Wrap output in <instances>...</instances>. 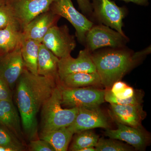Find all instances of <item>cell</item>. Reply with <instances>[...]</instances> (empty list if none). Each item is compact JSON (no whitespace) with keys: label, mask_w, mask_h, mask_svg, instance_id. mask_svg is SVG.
<instances>
[{"label":"cell","mask_w":151,"mask_h":151,"mask_svg":"<svg viewBox=\"0 0 151 151\" xmlns=\"http://www.w3.org/2000/svg\"><path fill=\"white\" fill-rule=\"evenodd\" d=\"M59 83L35 75L26 68L17 81L16 100L24 132L29 140L38 139L37 114Z\"/></svg>","instance_id":"1"},{"label":"cell","mask_w":151,"mask_h":151,"mask_svg":"<svg viewBox=\"0 0 151 151\" xmlns=\"http://www.w3.org/2000/svg\"><path fill=\"white\" fill-rule=\"evenodd\" d=\"M151 51V45L136 52L126 46L107 47L95 50L91 55L101 84L106 89H110Z\"/></svg>","instance_id":"2"},{"label":"cell","mask_w":151,"mask_h":151,"mask_svg":"<svg viewBox=\"0 0 151 151\" xmlns=\"http://www.w3.org/2000/svg\"><path fill=\"white\" fill-rule=\"evenodd\" d=\"M61 105L59 83L42 107L41 132H50L63 127H67L73 123L78 113V108L63 109Z\"/></svg>","instance_id":"3"},{"label":"cell","mask_w":151,"mask_h":151,"mask_svg":"<svg viewBox=\"0 0 151 151\" xmlns=\"http://www.w3.org/2000/svg\"><path fill=\"white\" fill-rule=\"evenodd\" d=\"M129 41L123 35L108 26L94 24L86 34L84 46L91 53L104 47L126 46Z\"/></svg>","instance_id":"4"},{"label":"cell","mask_w":151,"mask_h":151,"mask_svg":"<svg viewBox=\"0 0 151 151\" xmlns=\"http://www.w3.org/2000/svg\"><path fill=\"white\" fill-rule=\"evenodd\" d=\"M61 105L69 108L99 107L104 103L105 90L92 86L69 88L60 83Z\"/></svg>","instance_id":"5"},{"label":"cell","mask_w":151,"mask_h":151,"mask_svg":"<svg viewBox=\"0 0 151 151\" xmlns=\"http://www.w3.org/2000/svg\"><path fill=\"white\" fill-rule=\"evenodd\" d=\"M50 10L67 19L73 25L77 40L84 46L86 34L94 23L76 9L71 0H54Z\"/></svg>","instance_id":"6"},{"label":"cell","mask_w":151,"mask_h":151,"mask_svg":"<svg viewBox=\"0 0 151 151\" xmlns=\"http://www.w3.org/2000/svg\"><path fill=\"white\" fill-rule=\"evenodd\" d=\"M92 13L90 20L94 23L108 26L123 35V19L126 14V9L118 6L111 0H92Z\"/></svg>","instance_id":"7"},{"label":"cell","mask_w":151,"mask_h":151,"mask_svg":"<svg viewBox=\"0 0 151 151\" xmlns=\"http://www.w3.org/2000/svg\"><path fill=\"white\" fill-rule=\"evenodd\" d=\"M44 45L59 59L70 56L76 45L75 37L70 33L66 25L52 27L44 36Z\"/></svg>","instance_id":"8"},{"label":"cell","mask_w":151,"mask_h":151,"mask_svg":"<svg viewBox=\"0 0 151 151\" xmlns=\"http://www.w3.org/2000/svg\"><path fill=\"white\" fill-rule=\"evenodd\" d=\"M54 0H8L22 31L35 18L50 9Z\"/></svg>","instance_id":"9"},{"label":"cell","mask_w":151,"mask_h":151,"mask_svg":"<svg viewBox=\"0 0 151 151\" xmlns=\"http://www.w3.org/2000/svg\"><path fill=\"white\" fill-rule=\"evenodd\" d=\"M70 132L76 133L95 128L109 129L108 119L99 107L78 108V112L73 123L67 127Z\"/></svg>","instance_id":"10"},{"label":"cell","mask_w":151,"mask_h":151,"mask_svg":"<svg viewBox=\"0 0 151 151\" xmlns=\"http://www.w3.org/2000/svg\"><path fill=\"white\" fill-rule=\"evenodd\" d=\"M26 68L21 46L13 51L0 56V76L13 90Z\"/></svg>","instance_id":"11"},{"label":"cell","mask_w":151,"mask_h":151,"mask_svg":"<svg viewBox=\"0 0 151 151\" xmlns=\"http://www.w3.org/2000/svg\"><path fill=\"white\" fill-rule=\"evenodd\" d=\"M116 129H106L105 135L111 139L124 141L129 144L135 150H143L149 142V137L142 128H135L115 122Z\"/></svg>","instance_id":"12"},{"label":"cell","mask_w":151,"mask_h":151,"mask_svg":"<svg viewBox=\"0 0 151 151\" xmlns=\"http://www.w3.org/2000/svg\"><path fill=\"white\" fill-rule=\"evenodd\" d=\"M91 53L86 49L84 48L80 50L76 58H73L70 55L59 59L58 73L60 80L71 73L97 72Z\"/></svg>","instance_id":"13"},{"label":"cell","mask_w":151,"mask_h":151,"mask_svg":"<svg viewBox=\"0 0 151 151\" xmlns=\"http://www.w3.org/2000/svg\"><path fill=\"white\" fill-rule=\"evenodd\" d=\"M61 17L50 10L35 18L22 31L23 39H31L41 43L42 39L48 30L58 22Z\"/></svg>","instance_id":"14"},{"label":"cell","mask_w":151,"mask_h":151,"mask_svg":"<svg viewBox=\"0 0 151 151\" xmlns=\"http://www.w3.org/2000/svg\"><path fill=\"white\" fill-rule=\"evenodd\" d=\"M109 114L115 122L135 128H142L146 113L141 104L120 105L110 103Z\"/></svg>","instance_id":"15"},{"label":"cell","mask_w":151,"mask_h":151,"mask_svg":"<svg viewBox=\"0 0 151 151\" xmlns=\"http://www.w3.org/2000/svg\"><path fill=\"white\" fill-rule=\"evenodd\" d=\"M0 125L11 131L24 145L21 120L12 100H0Z\"/></svg>","instance_id":"16"},{"label":"cell","mask_w":151,"mask_h":151,"mask_svg":"<svg viewBox=\"0 0 151 151\" xmlns=\"http://www.w3.org/2000/svg\"><path fill=\"white\" fill-rule=\"evenodd\" d=\"M59 58L41 43L37 58L38 74L60 81L58 73Z\"/></svg>","instance_id":"17"},{"label":"cell","mask_w":151,"mask_h":151,"mask_svg":"<svg viewBox=\"0 0 151 151\" xmlns=\"http://www.w3.org/2000/svg\"><path fill=\"white\" fill-rule=\"evenodd\" d=\"M22 40V29L17 22L0 29V56L20 46Z\"/></svg>","instance_id":"18"},{"label":"cell","mask_w":151,"mask_h":151,"mask_svg":"<svg viewBox=\"0 0 151 151\" xmlns=\"http://www.w3.org/2000/svg\"><path fill=\"white\" fill-rule=\"evenodd\" d=\"M62 86L69 88H78L102 85L97 72H78L68 74L60 80Z\"/></svg>","instance_id":"19"},{"label":"cell","mask_w":151,"mask_h":151,"mask_svg":"<svg viewBox=\"0 0 151 151\" xmlns=\"http://www.w3.org/2000/svg\"><path fill=\"white\" fill-rule=\"evenodd\" d=\"M73 135L67 127H63L50 132H40L39 138L49 143L55 151H66Z\"/></svg>","instance_id":"20"},{"label":"cell","mask_w":151,"mask_h":151,"mask_svg":"<svg viewBox=\"0 0 151 151\" xmlns=\"http://www.w3.org/2000/svg\"><path fill=\"white\" fill-rule=\"evenodd\" d=\"M40 42L31 39L22 40L21 49L26 68L35 75H38L37 58Z\"/></svg>","instance_id":"21"},{"label":"cell","mask_w":151,"mask_h":151,"mask_svg":"<svg viewBox=\"0 0 151 151\" xmlns=\"http://www.w3.org/2000/svg\"><path fill=\"white\" fill-rule=\"evenodd\" d=\"M99 139V136L91 129L76 133L69 150L81 151L82 149L87 147H95Z\"/></svg>","instance_id":"22"},{"label":"cell","mask_w":151,"mask_h":151,"mask_svg":"<svg viewBox=\"0 0 151 151\" xmlns=\"http://www.w3.org/2000/svg\"><path fill=\"white\" fill-rule=\"evenodd\" d=\"M24 145L11 131L0 125V146L21 151L24 150Z\"/></svg>","instance_id":"23"},{"label":"cell","mask_w":151,"mask_h":151,"mask_svg":"<svg viewBox=\"0 0 151 151\" xmlns=\"http://www.w3.org/2000/svg\"><path fill=\"white\" fill-rule=\"evenodd\" d=\"M96 151H130L134 148L115 139L99 138L95 147Z\"/></svg>","instance_id":"24"},{"label":"cell","mask_w":151,"mask_h":151,"mask_svg":"<svg viewBox=\"0 0 151 151\" xmlns=\"http://www.w3.org/2000/svg\"><path fill=\"white\" fill-rule=\"evenodd\" d=\"M142 92H136L134 95L130 98L126 99H120L114 96L111 93L110 89L105 90L104 100L110 103L120 105H138L143 102Z\"/></svg>","instance_id":"25"},{"label":"cell","mask_w":151,"mask_h":151,"mask_svg":"<svg viewBox=\"0 0 151 151\" xmlns=\"http://www.w3.org/2000/svg\"><path fill=\"white\" fill-rule=\"evenodd\" d=\"M17 22L7 1L0 2V29Z\"/></svg>","instance_id":"26"},{"label":"cell","mask_w":151,"mask_h":151,"mask_svg":"<svg viewBox=\"0 0 151 151\" xmlns=\"http://www.w3.org/2000/svg\"><path fill=\"white\" fill-rule=\"evenodd\" d=\"M30 150L32 151H55L51 145L46 141L41 139L31 140Z\"/></svg>","instance_id":"27"},{"label":"cell","mask_w":151,"mask_h":151,"mask_svg":"<svg viewBox=\"0 0 151 151\" xmlns=\"http://www.w3.org/2000/svg\"><path fill=\"white\" fill-rule=\"evenodd\" d=\"M12 100V93L8 84L0 76V100Z\"/></svg>","instance_id":"28"},{"label":"cell","mask_w":151,"mask_h":151,"mask_svg":"<svg viewBox=\"0 0 151 151\" xmlns=\"http://www.w3.org/2000/svg\"><path fill=\"white\" fill-rule=\"evenodd\" d=\"M78 7L82 14L90 20L92 13V4L90 0H76Z\"/></svg>","instance_id":"29"},{"label":"cell","mask_w":151,"mask_h":151,"mask_svg":"<svg viewBox=\"0 0 151 151\" xmlns=\"http://www.w3.org/2000/svg\"><path fill=\"white\" fill-rule=\"evenodd\" d=\"M126 2H132L139 5L147 6L148 4V0H121Z\"/></svg>","instance_id":"30"},{"label":"cell","mask_w":151,"mask_h":151,"mask_svg":"<svg viewBox=\"0 0 151 151\" xmlns=\"http://www.w3.org/2000/svg\"><path fill=\"white\" fill-rule=\"evenodd\" d=\"M81 151H96L95 147H87L82 149Z\"/></svg>","instance_id":"31"},{"label":"cell","mask_w":151,"mask_h":151,"mask_svg":"<svg viewBox=\"0 0 151 151\" xmlns=\"http://www.w3.org/2000/svg\"><path fill=\"white\" fill-rule=\"evenodd\" d=\"M0 151H12L11 149L0 146Z\"/></svg>","instance_id":"32"},{"label":"cell","mask_w":151,"mask_h":151,"mask_svg":"<svg viewBox=\"0 0 151 151\" xmlns=\"http://www.w3.org/2000/svg\"><path fill=\"white\" fill-rule=\"evenodd\" d=\"M8 0H0V2H6Z\"/></svg>","instance_id":"33"}]
</instances>
